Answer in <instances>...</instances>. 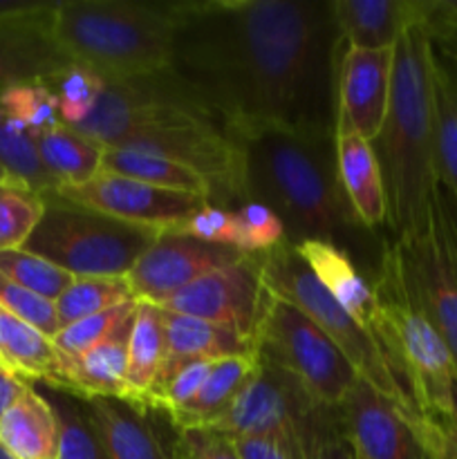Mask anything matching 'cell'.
I'll return each mask as SVG.
<instances>
[{"label": "cell", "instance_id": "cell-40", "mask_svg": "<svg viewBox=\"0 0 457 459\" xmlns=\"http://www.w3.org/2000/svg\"><path fill=\"white\" fill-rule=\"evenodd\" d=\"M0 307L7 314H12V316L21 318L22 323L31 325L34 330H39L47 339H54L61 332L56 305L52 300H45L40 296L31 294L30 290L16 285V282L9 281L3 273H0Z\"/></svg>", "mask_w": 457, "mask_h": 459}, {"label": "cell", "instance_id": "cell-44", "mask_svg": "<svg viewBox=\"0 0 457 459\" xmlns=\"http://www.w3.org/2000/svg\"><path fill=\"white\" fill-rule=\"evenodd\" d=\"M236 446L242 459H294L278 444L263 437H236Z\"/></svg>", "mask_w": 457, "mask_h": 459}, {"label": "cell", "instance_id": "cell-27", "mask_svg": "<svg viewBox=\"0 0 457 459\" xmlns=\"http://www.w3.org/2000/svg\"><path fill=\"white\" fill-rule=\"evenodd\" d=\"M34 142L45 170L58 186H81L101 173L106 148L70 126L34 134Z\"/></svg>", "mask_w": 457, "mask_h": 459}, {"label": "cell", "instance_id": "cell-24", "mask_svg": "<svg viewBox=\"0 0 457 459\" xmlns=\"http://www.w3.org/2000/svg\"><path fill=\"white\" fill-rule=\"evenodd\" d=\"M0 446L16 459H58V421L47 399L27 385L0 421Z\"/></svg>", "mask_w": 457, "mask_h": 459}, {"label": "cell", "instance_id": "cell-6", "mask_svg": "<svg viewBox=\"0 0 457 459\" xmlns=\"http://www.w3.org/2000/svg\"><path fill=\"white\" fill-rule=\"evenodd\" d=\"M206 429L228 437H263L294 459H314L321 444L343 430L339 406L318 402L291 372L258 354V368L227 415Z\"/></svg>", "mask_w": 457, "mask_h": 459}, {"label": "cell", "instance_id": "cell-28", "mask_svg": "<svg viewBox=\"0 0 457 459\" xmlns=\"http://www.w3.org/2000/svg\"><path fill=\"white\" fill-rule=\"evenodd\" d=\"M435 108V170L442 191L457 211V70L435 49L433 61Z\"/></svg>", "mask_w": 457, "mask_h": 459}, {"label": "cell", "instance_id": "cell-53", "mask_svg": "<svg viewBox=\"0 0 457 459\" xmlns=\"http://www.w3.org/2000/svg\"><path fill=\"white\" fill-rule=\"evenodd\" d=\"M0 312H3V307H0Z\"/></svg>", "mask_w": 457, "mask_h": 459}, {"label": "cell", "instance_id": "cell-9", "mask_svg": "<svg viewBox=\"0 0 457 459\" xmlns=\"http://www.w3.org/2000/svg\"><path fill=\"white\" fill-rule=\"evenodd\" d=\"M260 281L264 290L276 299L287 300L307 314L327 336L332 343L345 354L358 379L370 384L381 394L390 397L406 411L421 415L415 403L399 388L397 379L385 363L379 343L367 327H363L349 312H345L334 299L325 291V287L316 281L312 269L305 264L296 247L282 242L276 249L258 255Z\"/></svg>", "mask_w": 457, "mask_h": 459}, {"label": "cell", "instance_id": "cell-33", "mask_svg": "<svg viewBox=\"0 0 457 459\" xmlns=\"http://www.w3.org/2000/svg\"><path fill=\"white\" fill-rule=\"evenodd\" d=\"M134 300L128 278H74L65 291L54 300L61 327L85 316Z\"/></svg>", "mask_w": 457, "mask_h": 459}, {"label": "cell", "instance_id": "cell-11", "mask_svg": "<svg viewBox=\"0 0 457 459\" xmlns=\"http://www.w3.org/2000/svg\"><path fill=\"white\" fill-rule=\"evenodd\" d=\"M397 242L417 294L457 368V211L442 186L435 193L424 231Z\"/></svg>", "mask_w": 457, "mask_h": 459}, {"label": "cell", "instance_id": "cell-8", "mask_svg": "<svg viewBox=\"0 0 457 459\" xmlns=\"http://www.w3.org/2000/svg\"><path fill=\"white\" fill-rule=\"evenodd\" d=\"M222 128L209 103L173 70L108 81L94 110L74 126L103 148L175 130ZM227 133V130H224Z\"/></svg>", "mask_w": 457, "mask_h": 459}, {"label": "cell", "instance_id": "cell-38", "mask_svg": "<svg viewBox=\"0 0 457 459\" xmlns=\"http://www.w3.org/2000/svg\"><path fill=\"white\" fill-rule=\"evenodd\" d=\"M0 106L31 134L61 126L58 99L49 83H27L7 90L0 97Z\"/></svg>", "mask_w": 457, "mask_h": 459}, {"label": "cell", "instance_id": "cell-3", "mask_svg": "<svg viewBox=\"0 0 457 459\" xmlns=\"http://www.w3.org/2000/svg\"><path fill=\"white\" fill-rule=\"evenodd\" d=\"M435 45L421 25H410L394 43L392 85L384 128L372 143L381 166L385 204L394 240L424 231L435 193Z\"/></svg>", "mask_w": 457, "mask_h": 459}, {"label": "cell", "instance_id": "cell-31", "mask_svg": "<svg viewBox=\"0 0 457 459\" xmlns=\"http://www.w3.org/2000/svg\"><path fill=\"white\" fill-rule=\"evenodd\" d=\"M0 169L13 182L25 184L40 195L58 188L40 161L34 134L22 128L3 106H0Z\"/></svg>", "mask_w": 457, "mask_h": 459}, {"label": "cell", "instance_id": "cell-22", "mask_svg": "<svg viewBox=\"0 0 457 459\" xmlns=\"http://www.w3.org/2000/svg\"><path fill=\"white\" fill-rule=\"evenodd\" d=\"M161 321H164L166 343L161 366H184L193 361H220L228 357L258 354L254 341L242 339L236 332L215 323L164 312V309H161Z\"/></svg>", "mask_w": 457, "mask_h": 459}, {"label": "cell", "instance_id": "cell-42", "mask_svg": "<svg viewBox=\"0 0 457 459\" xmlns=\"http://www.w3.org/2000/svg\"><path fill=\"white\" fill-rule=\"evenodd\" d=\"M175 459H242L236 439L213 429L177 430Z\"/></svg>", "mask_w": 457, "mask_h": 459}, {"label": "cell", "instance_id": "cell-26", "mask_svg": "<svg viewBox=\"0 0 457 459\" xmlns=\"http://www.w3.org/2000/svg\"><path fill=\"white\" fill-rule=\"evenodd\" d=\"M258 368V354L246 357H228L213 363L209 377L202 384L200 393L191 403L170 415L175 430L182 429H206L222 420L242 393Z\"/></svg>", "mask_w": 457, "mask_h": 459}, {"label": "cell", "instance_id": "cell-1", "mask_svg": "<svg viewBox=\"0 0 457 459\" xmlns=\"http://www.w3.org/2000/svg\"><path fill=\"white\" fill-rule=\"evenodd\" d=\"M170 70L222 121L231 139L263 130L336 134L345 43L330 0L170 3Z\"/></svg>", "mask_w": 457, "mask_h": 459}, {"label": "cell", "instance_id": "cell-12", "mask_svg": "<svg viewBox=\"0 0 457 459\" xmlns=\"http://www.w3.org/2000/svg\"><path fill=\"white\" fill-rule=\"evenodd\" d=\"M341 421L363 459H437L426 415H415L363 379L341 403Z\"/></svg>", "mask_w": 457, "mask_h": 459}, {"label": "cell", "instance_id": "cell-2", "mask_svg": "<svg viewBox=\"0 0 457 459\" xmlns=\"http://www.w3.org/2000/svg\"><path fill=\"white\" fill-rule=\"evenodd\" d=\"M233 142L242 151L245 202H260L280 218L287 245L330 242L375 276L385 238L358 220L345 195L336 134L263 130Z\"/></svg>", "mask_w": 457, "mask_h": 459}, {"label": "cell", "instance_id": "cell-36", "mask_svg": "<svg viewBox=\"0 0 457 459\" xmlns=\"http://www.w3.org/2000/svg\"><path fill=\"white\" fill-rule=\"evenodd\" d=\"M49 85H52L54 94L58 99L61 124L74 128L94 110L99 97L106 90L108 81L94 70H90V67L72 63L63 74L49 81Z\"/></svg>", "mask_w": 457, "mask_h": 459}, {"label": "cell", "instance_id": "cell-25", "mask_svg": "<svg viewBox=\"0 0 457 459\" xmlns=\"http://www.w3.org/2000/svg\"><path fill=\"white\" fill-rule=\"evenodd\" d=\"M0 363L27 384L40 381L63 390V361L52 339L4 309L0 312Z\"/></svg>", "mask_w": 457, "mask_h": 459}, {"label": "cell", "instance_id": "cell-46", "mask_svg": "<svg viewBox=\"0 0 457 459\" xmlns=\"http://www.w3.org/2000/svg\"><path fill=\"white\" fill-rule=\"evenodd\" d=\"M314 459H357V451H354L352 442L348 439L345 430L332 435L325 442L321 444V448L316 451Z\"/></svg>", "mask_w": 457, "mask_h": 459}, {"label": "cell", "instance_id": "cell-48", "mask_svg": "<svg viewBox=\"0 0 457 459\" xmlns=\"http://www.w3.org/2000/svg\"><path fill=\"white\" fill-rule=\"evenodd\" d=\"M453 412L457 415V377L455 381H453Z\"/></svg>", "mask_w": 457, "mask_h": 459}, {"label": "cell", "instance_id": "cell-13", "mask_svg": "<svg viewBox=\"0 0 457 459\" xmlns=\"http://www.w3.org/2000/svg\"><path fill=\"white\" fill-rule=\"evenodd\" d=\"M264 291L267 290L260 281L258 255H245L240 263L206 273L200 281L152 305L164 312L215 323L236 332L242 339L254 341Z\"/></svg>", "mask_w": 457, "mask_h": 459}, {"label": "cell", "instance_id": "cell-18", "mask_svg": "<svg viewBox=\"0 0 457 459\" xmlns=\"http://www.w3.org/2000/svg\"><path fill=\"white\" fill-rule=\"evenodd\" d=\"M108 459H175L177 437L157 430V411L115 397L83 399Z\"/></svg>", "mask_w": 457, "mask_h": 459}, {"label": "cell", "instance_id": "cell-35", "mask_svg": "<svg viewBox=\"0 0 457 459\" xmlns=\"http://www.w3.org/2000/svg\"><path fill=\"white\" fill-rule=\"evenodd\" d=\"M0 273L45 300H56L74 276L25 249L0 251Z\"/></svg>", "mask_w": 457, "mask_h": 459}, {"label": "cell", "instance_id": "cell-45", "mask_svg": "<svg viewBox=\"0 0 457 459\" xmlns=\"http://www.w3.org/2000/svg\"><path fill=\"white\" fill-rule=\"evenodd\" d=\"M27 385H30L27 381H22L21 377L13 375L9 368L0 363V421H3L4 412L13 406V402L25 393Z\"/></svg>", "mask_w": 457, "mask_h": 459}, {"label": "cell", "instance_id": "cell-37", "mask_svg": "<svg viewBox=\"0 0 457 459\" xmlns=\"http://www.w3.org/2000/svg\"><path fill=\"white\" fill-rule=\"evenodd\" d=\"M137 305L139 299L128 300V303L103 309V312L81 318V321L72 323V325L61 327V332L52 339L54 348L58 350V354H61L63 359L81 357V354H85L88 350H92L94 345L106 341L121 323L128 321L130 316H134Z\"/></svg>", "mask_w": 457, "mask_h": 459}, {"label": "cell", "instance_id": "cell-10", "mask_svg": "<svg viewBox=\"0 0 457 459\" xmlns=\"http://www.w3.org/2000/svg\"><path fill=\"white\" fill-rule=\"evenodd\" d=\"M255 350L296 377L325 406H341L358 381L357 370L330 336L300 309L264 291Z\"/></svg>", "mask_w": 457, "mask_h": 459}, {"label": "cell", "instance_id": "cell-29", "mask_svg": "<svg viewBox=\"0 0 457 459\" xmlns=\"http://www.w3.org/2000/svg\"><path fill=\"white\" fill-rule=\"evenodd\" d=\"M164 321L161 309L148 300H139L128 345V372H125V399L139 408H146L155 377L164 361Z\"/></svg>", "mask_w": 457, "mask_h": 459}, {"label": "cell", "instance_id": "cell-16", "mask_svg": "<svg viewBox=\"0 0 457 459\" xmlns=\"http://www.w3.org/2000/svg\"><path fill=\"white\" fill-rule=\"evenodd\" d=\"M392 63L394 48L357 49L345 45L336 83V133H354L375 142L388 115Z\"/></svg>", "mask_w": 457, "mask_h": 459}, {"label": "cell", "instance_id": "cell-7", "mask_svg": "<svg viewBox=\"0 0 457 459\" xmlns=\"http://www.w3.org/2000/svg\"><path fill=\"white\" fill-rule=\"evenodd\" d=\"M45 213L22 247L74 278H125L161 229L130 224L45 193Z\"/></svg>", "mask_w": 457, "mask_h": 459}, {"label": "cell", "instance_id": "cell-30", "mask_svg": "<svg viewBox=\"0 0 457 459\" xmlns=\"http://www.w3.org/2000/svg\"><path fill=\"white\" fill-rule=\"evenodd\" d=\"M101 173L139 179V182L168 188V191L193 193V195L204 197L211 204V186L202 175L186 169V166L177 164V161H170L166 157L155 155V152L110 146L103 151Z\"/></svg>", "mask_w": 457, "mask_h": 459}, {"label": "cell", "instance_id": "cell-15", "mask_svg": "<svg viewBox=\"0 0 457 459\" xmlns=\"http://www.w3.org/2000/svg\"><path fill=\"white\" fill-rule=\"evenodd\" d=\"M242 258L245 254L233 247L211 245L173 229H164L125 278L133 287L134 299L157 303L200 281L206 273L240 263Z\"/></svg>", "mask_w": 457, "mask_h": 459}, {"label": "cell", "instance_id": "cell-23", "mask_svg": "<svg viewBox=\"0 0 457 459\" xmlns=\"http://www.w3.org/2000/svg\"><path fill=\"white\" fill-rule=\"evenodd\" d=\"M336 157L345 195L358 220L376 231L388 220L384 178L372 143L354 133H336Z\"/></svg>", "mask_w": 457, "mask_h": 459}, {"label": "cell", "instance_id": "cell-20", "mask_svg": "<svg viewBox=\"0 0 457 459\" xmlns=\"http://www.w3.org/2000/svg\"><path fill=\"white\" fill-rule=\"evenodd\" d=\"M137 314V312H134ZM134 316L121 323L106 341L76 359H63V390L79 399H125L128 345Z\"/></svg>", "mask_w": 457, "mask_h": 459}, {"label": "cell", "instance_id": "cell-32", "mask_svg": "<svg viewBox=\"0 0 457 459\" xmlns=\"http://www.w3.org/2000/svg\"><path fill=\"white\" fill-rule=\"evenodd\" d=\"M45 399L58 421V459H108L83 399L61 390H52Z\"/></svg>", "mask_w": 457, "mask_h": 459}, {"label": "cell", "instance_id": "cell-14", "mask_svg": "<svg viewBox=\"0 0 457 459\" xmlns=\"http://www.w3.org/2000/svg\"><path fill=\"white\" fill-rule=\"evenodd\" d=\"M54 193L110 218L161 231L179 227L209 204L204 197L193 193L168 191L112 173H99L81 186H58Z\"/></svg>", "mask_w": 457, "mask_h": 459}, {"label": "cell", "instance_id": "cell-49", "mask_svg": "<svg viewBox=\"0 0 457 459\" xmlns=\"http://www.w3.org/2000/svg\"><path fill=\"white\" fill-rule=\"evenodd\" d=\"M0 459H16V457H12L7 451H4L3 446H0Z\"/></svg>", "mask_w": 457, "mask_h": 459}, {"label": "cell", "instance_id": "cell-34", "mask_svg": "<svg viewBox=\"0 0 457 459\" xmlns=\"http://www.w3.org/2000/svg\"><path fill=\"white\" fill-rule=\"evenodd\" d=\"M45 213L40 193L13 179L0 182V251L22 249Z\"/></svg>", "mask_w": 457, "mask_h": 459}, {"label": "cell", "instance_id": "cell-41", "mask_svg": "<svg viewBox=\"0 0 457 459\" xmlns=\"http://www.w3.org/2000/svg\"><path fill=\"white\" fill-rule=\"evenodd\" d=\"M173 231L191 236L195 240L211 242V245L236 249V213H233V209H224V206L206 204L204 209L197 211L193 218L175 227Z\"/></svg>", "mask_w": 457, "mask_h": 459}, {"label": "cell", "instance_id": "cell-19", "mask_svg": "<svg viewBox=\"0 0 457 459\" xmlns=\"http://www.w3.org/2000/svg\"><path fill=\"white\" fill-rule=\"evenodd\" d=\"M339 34L348 48H394L406 27L419 22V0H330Z\"/></svg>", "mask_w": 457, "mask_h": 459}, {"label": "cell", "instance_id": "cell-17", "mask_svg": "<svg viewBox=\"0 0 457 459\" xmlns=\"http://www.w3.org/2000/svg\"><path fill=\"white\" fill-rule=\"evenodd\" d=\"M54 9L45 3L34 12L0 21V97L27 83H49L72 65L54 39Z\"/></svg>", "mask_w": 457, "mask_h": 459}, {"label": "cell", "instance_id": "cell-51", "mask_svg": "<svg viewBox=\"0 0 457 459\" xmlns=\"http://www.w3.org/2000/svg\"><path fill=\"white\" fill-rule=\"evenodd\" d=\"M446 58H455V61H457V49H455V52H446Z\"/></svg>", "mask_w": 457, "mask_h": 459}, {"label": "cell", "instance_id": "cell-50", "mask_svg": "<svg viewBox=\"0 0 457 459\" xmlns=\"http://www.w3.org/2000/svg\"><path fill=\"white\" fill-rule=\"evenodd\" d=\"M4 179H12V178H9V175H7V173H4V170H3V169H0V182H4Z\"/></svg>", "mask_w": 457, "mask_h": 459}, {"label": "cell", "instance_id": "cell-52", "mask_svg": "<svg viewBox=\"0 0 457 459\" xmlns=\"http://www.w3.org/2000/svg\"><path fill=\"white\" fill-rule=\"evenodd\" d=\"M357 459H363V457H358V455H357Z\"/></svg>", "mask_w": 457, "mask_h": 459}, {"label": "cell", "instance_id": "cell-47", "mask_svg": "<svg viewBox=\"0 0 457 459\" xmlns=\"http://www.w3.org/2000/svg\"><path fill=\"white\" fill-rule=\"evenodd\" d=\"M47 0H0V21L9 16H18V13L34 12V9L43 7Z\"/></svg>", "mask_w": 457, "mask_h": 459}, {"label": "cell", "instance_id": "cell-39", "mask_svg": "<svg viewBox=\"0 0 457 459\" xmlns=\"http://www.w3.org/2000/svg\"><path fill=\"white\" fill-rule=\"evenodd\" d=\"M236 213V249L245 255H263L287 242L285 224L269 206L246 200Z\"/></svg>", "mask_w": 457, "mask_h": 459}, {"label": "cell", "instance_id": "cell-21", "mask_svg": "<svg viewBox=\"0 0 457 459\" xmlns=\"http://www.w3.org/2000/svg\"><path fill=\"white\" fill-rule=\"evenodd\" d=\"M300 258L305 260L316 281L325 287L327 294L352 314L363 327L370 325L372 309H375V291L372 282L361 273L358 264L349 254L339 247L321 240L300 242L296 247ZM370 330V327H367Z\"/></svg>", "mask_w": 457, "mask_h": 459}, {"label": "cell", "instance_id": "cell-4", "mask_svg": "<svg viewBox=\"0 0 457 459\" xmlns=\"http://www.w3.org/2000/svg\"><path fill=\"white\" fill-rule=\"evenodd\" d=\"M370 282L375 309L367 327L399 388L421 415H451L455 361L417 294L406 255L394 238H385Z\"/></svg>", "mask_w": 457, "mask_h": 459}, {"label": "cell", "instance_id": "cell-43", "mask_svg": "<svg viewBox=\"0 0 457 459\" xmlns=\"http://www.w3.org/2000/svg\"><path fill=\"white\" fill-rule=\"evenodd\" d=\"M437 459H457V415H426Z\"/></svg>", "mask_w": 457, "mask_h": 459}, {"label": "cell", "instance_id": "cell-5", "mask_svg": "<svg viewBox=\"0 0 457 459\" xmlns=\"http://www.w3.org/2000/svg\"><path fill=\"white\" fill-rule=\"evenodd\" d=\"M173 31L170 3L65 0L54 9L58 48L106 81L168 70Z\"/></svg>", "mask_w": 457, "mask_h": 459}]
</instances>
